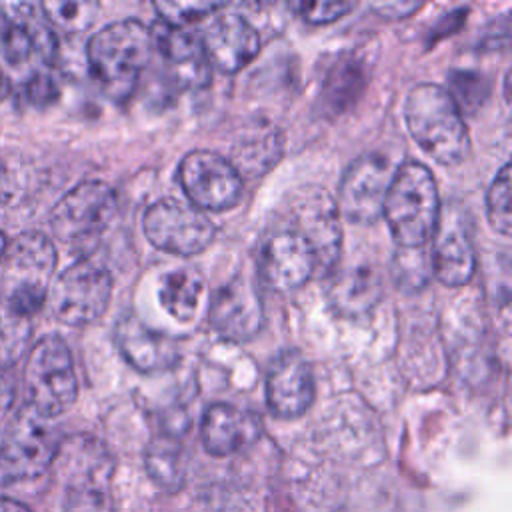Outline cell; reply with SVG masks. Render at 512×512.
<instances>
[{"label": "cell", "instance_id": "cell-14", "mask_svg": "<svg viewBox=\"0 0 512 512\" xmlns=\"http://www.w3.org/2000/svg\"><path fill=\"white\" fill-rule=\"evenodd\" d=\"M390 160L382 154H364L346 170L338 188V212L356 224H372L382 216V204L392 180Z\"/></svg>", "mask_w": 512, "mask_h": 512}, {"label": "cell", "instance_id": "cell-30", "mask_svg": "<svg viewBox=\"0 0 512 512\" xmlns=\"http://www.w3.org/2000/svg\"><path fill=\"white\" fill-rule=\"evenodd\" d=\"M488 220L492 228L504 236L510 234V162H506L490 184L488 196Z\"/></svg>", "mask_w": 512, "mask_h": 512}, {"label": "cell", "instance_id": "cell-7", "mask_svg": "<svg viewBox=\"0 0 512 512\" xmlns=\"http://www.w3.org/2000/svg\"><path fill=\"white\" fill-rule=\"evenodd\" d=\"M52 464L64 472L62 512H112V462L96 440L84 436L60 440Z\"/></svg>", "mask_w": 512, "mask_h": 512}, {"label": "cell", "instance_id": "cell-35", "mask_svg": "<svg viewBox=\"0 0 512 512\" xmlns=\"http://www.w3.org/2000/svg\"><path fill=\"white\" fill-rule=\"evenodd\" d=\"M422 4L418 2H382V4H372V8L386 18H406L412 12L420 10Z\"/></svg>", "mask_w": 512, "mask_h": 512}, {"label": "cell", "instance_id": "cell-39", "mask_svg": "<svg viewBox=\"0 0 512 512\" xmlns=\"http://www.w3.org/2000/svg\"><path fill=\"white\" fill-rule=\"evenodd\" d=\"M0 28H2V22H0Z\"/></svg>", "mask_w": 512, "mask_h": 512}, {"label": "cell", "instance_id": "cell-25", "mask_svg": "<svg viewBox=\"0 0 512 512\" xmlns=\"http://www.w3.org/2000/svg\"><path fill=\"white\" fill-rule=\"evenodd\" d=\"M144 468L156 486L178 490L186 476V452L174 436H156L144 452Z\"/></svg>", "mask_w": 512, "mask_h": 512}, {"label": "cell", "instance_id": "cell-29", "mask_svg": "<svg viewBox=\"0 0 512 512\" xmlns=\"http://www.w3.org/2000/svg\"><path fill=\"white\" fill-rule=\"evenodd\" d=\"M40 10L48 24H52L64 32H82L94 22L98 4L50 0V2H42Z\"/></svg>", "mask_w": 512, "mask_h": 512}, {"label": "cell", "instance_id": "cell-38", "mask_svg": "<svg viewBox=\"0 0 512 512\" xmlns=\"http://www.w3.org/2000/svg\"><path fill=\"white\" fill-rule=\"evenodd\" d=\"M6 246H8V240H6V236L0 232V260H2V256H4Z\"/></svg>", "mask_w": 512, "mask_h": 512}, {"label": "cell", "instance_id": "cell-26", "mask_svg": "<svg viewBox=\"0 0 512 512\" xmlns=\"http://www.w3.org/2000/svg\"><path fill=\"white\" fill-rule=\"evenodd\" d=\"M364 84H366V74L358 60L354 58L338 60L326 76V84H324L326 106L336 114L348 110L356 102V98L362 94Z\"/></svg>", "mask_w": 512, "mask_h": 512}, {"label": "cell", "instance_id": "cell-32", "mask_svg": "<svg viewBox=\"0 0 512 512\" xmlns=\"http://www.w3.org/2000/svg\"><path fill=\"white\" fill-rule=\"evenodd\" d=\"M450 86L452 90H448V94L452 96V100L456 102V106L474 110L482 104L484 96H486V88H484V78L480 74L474 72H454L450 76Z\"/></svg>", "mask_w": 512, "mask_h": 512}, {"label": "cell", "instance_id": "cell-13", "mask_svg": "<svg viewBox=\"0 0 512 512\" xmlns=\"http://www.w3.org/2000/svg\"><path fill=\"white\" fill-rule=\"evenodd\" d=\"M288 216L292 222L288 230L300 234L310 244L318 270H330L336 264L342 246L336 200L324 188L308 186L290 198Z\"/></svg>", "mask_w": 512, "mask_h": 512}, {"label": "cell", "instance_id": "cell-8", "mask_svg": "<svg viewBox=\"0 0 512 512\" xmlns=\"http://www.w3.org/2000/svg\"><path fill=\"white\" fill-rule=\"evenodd\" d=\"M0 54L20 82L28 76L50 70L56 56V36L38 4L4 2L0 4Z\"/></svg>", "mask_w": 512, "mask_h": 512}, {"label": "cell", "instance_id": "cell-22", "mask_svg": "<svg viewBox=\"0 0 512 512\" xmlns=\"http://www.w3.org/2000/svg\"><path fill=\"white\" fill-rule=\"evenodd\" d=\"M258 434V418L236 406L216 402L204 412L200 436L206 452L212 456H232L254 444Z\"/></svg>", "mask_w": 512, "mask_h": 512}, {"label": "cell", "instance_id": "cell-36", "mask_svg": "<svg viewBox=\"0 0 512 512\" xmlns=\"http://www.w3.org/2000/svg\"><path fill=\"white\" fill-rule=\"evenodd\" d=\"M12 402V390H10V382L4 378V374L0 372V416H4L10 408Z\"/></svg>", "mask_w": 512, "mask_h": 512}, {"label": "cell", "instance_id": "cell-24", "mask_svg": "<svg viewBox=\"0 0 512 512\" xmlns=\"http://www.w3.org/2000/svg\"><path fill=\"white\" fill-rule=\"evenodd\" d=\"M204 294V280L194 268H176L168 272L158 288L162 308L180 322H190L200 306Z\"/></svg>", "mask_w": 512, "mask_h": 512}, {"label": "cell", "instance_id": "cell-10", "mask_svg": "<svg viewBox=\"0 0 512 512\" xmlns=\"http://www.w3.org/2000/svg\"><path fill=\"white\" fill-rule=\"evenodd\" d=\"M110 296V272L92 260H78L50 284L46 300L62 324L86 326L106 312Z\"/></svg>", "mask_w": 512, "mask_h": 512}, {"label": "cell", "instance_id": "cell-31", "mask_svg": "<svg viewBox=\"0 0 512 512\" xmlns=\"http://www.w3.org/2000/svg\"><path fill=\"white\" fill-rule=\"evenodd\" d=\"M154 8L158 10L162 22L184 28L186 24L202 20L212 12L224 8V4L220 2H156Z\"/></svg>", "mask_w": 512, "mask_h": 512}, {"label": "cell", "instance_id": "cell-34", "mask_svg": "<svg viewBox=\"0 0 512 512\" xmlns=\"http://www.w3.org/2000/svg\"><path fill=\"white\" fill-rule=\"evenodd\" d=\"M354 8L352 2H302L298 4V12L310 24H328L342 18L346 12Z\"/></svg>", "mask_w": 512, "mask_h": 512}, {"label": "cell", "instance_id": "cell-4", "mask_svg": "<svg viewBox=\"0 0 512 512\" xmlns=\"http://www.w3.org/2000/svg\"><path fill=\"white\" fill-rule=\"evenodd\" d=\"M2 272L4 304L22 318H32L46 302L56 270V248L42 232H22L8 242Z\"/></svg>", "mask_w": 512, "mask_h": 512}, {"label": "cell", "instance_id": "cell-19", "mask_svg": "<svg viewBox=\"0 0 512 512\" xmlns=\"http://www.w3.org/2000/svg\"><path fill=\"white\" fill-rule=\"evenodd\" d=\"M208 64L224 74L244 68L260 50L256 28L238 14L214 16L200 36Z\"/></svg>", "mask_w": 512, "mask_h": 512}, {"label": "cell", "instance_id": "cell-17", "mask_svg": "<svg viewBox=\"0 0 512 512\" xmlns=\"http://www.w3.org/2000/svg\"><path fill=\"white\" fill-rule=\"evenodd\" d=\"M316 386L310 362L298 350H282L266 374V402L278 418H298L314 402Z\"/></svg>", "mask_w": 512, "mask_h": 512}, {"label": "cell", "instance_id": "cell-28", "mask_svg": "<svg viewBox=\"0 0 512 512\" xmlns=\"http://www.w3.org/2000/svg\"><path fill=\"white\" fill-rule=\"evenodd\" d=\"M32 326L28 318L14 314L0 298V370L14 364L24 352Z\"/></svg>", "mask_w": 512, "mask_h": 512}, {"label": "cell", "instance_id": "cell-33", "mask_svg": "<svg viewBox=\"0 0 512 512\" xmlns=\"http://www.w3.org/2000/svg\"><path fill=\"white\" fill-rule=\"evenodd\" d=\"M20 92L26 102L34 106H46L58 98V82L50 70H42L22 80Z\"/></svg>", "mask_w": 512, "mask_h": 512}, {"label": "cell", "instance_id": "cell-27", "mask_svg": "<svg viewBox=\"0 0 512 512\" xmlns=\"http://www.w3.org/2000/svg\"><path fill=\"white\" fill-rule=\"evenodd\" d=\"M432 274L430 254L424 246L416 248H402L394 254L392 260V276L394 282L404 290H420L426 286Z\"/></svg>", "mask_w": 512, "mask_h": 512}, {"label": "cell", "instance_id": "cell-2", "mask_svg": "<svg viewBox=\"0 0 512 512\" xmlns=\"http://www.w3.org/2000/svg\"><path fill=\"white\" fill-rule=\"evenodd\" d=\"M406 126L416 144L440 164H460L470 152V136L460 108L446 88L424 82L410 90Z\"/></svg>", "mask_w": 512, "mask_h": 512}, {"label": "cell", "instance_id": "cell-5", "mask_svg": "<svg viewBox=\"0 0 512 512\" xmlns=\"http://www.w3.org/2000/svg\"><path fill=\"white\" fill-rule=\"evenodd\" d=\"M24 406L52 420L66 412L78 396V380L68 344L56 336L40 338L28 352L24 374Z\"/></svg>", "mask_w": 512, "mask_h": 512}, {"label": "cell", "instance_id": "cell-3", "mask_svg": "<svg viewBox=\"0 0 512 512\" xmlns=\"http://www.w3.org/2000/svg\"><path fill=\"white\" fill-rule=\"evenodd\" d=\"M382 214L402 248L426 246L440 220V196L432 172L416 160L400 164L386 190Z\"/></svg>", "mask_w": 512, "mask_h": 512}, {"label": "cell", "instance_id": "cell-21", "mask_svg": "<svg viewBox=\"0 0 512 512\" xmlns=\"http://www.w3.org/2000/svg\"><path fill=\"white\" fill-rule=\"evenodd\" d=\"M432 274L444 286H464L476 272V250L468 228L454 218L440 216L432 234Z\"/></svg>", "mask_w": 512, "mask_h": 512}, {"label": "cell", "instance_id": "cell-37", "mask_svg": "<svg viewBox=\"0 0 512 512\" xmlns=\"http://www.w3.org/2000/svg\"><path fill=\"white\" fill-rule=\"evenodd\" d=\"M0 512H30V508L14 498L0 496Z\"/></svg>", "mask_w": 512, "mask_h": 512}, {"label": "cell", "instance_id": "cell-20", "mask_svg": "<svg viewBox=\"0 0 512 512\" xmlns=\"http://www.w3.org/2000/svg\"><path fill=\"white\" fill-rule=\"evenodd\" d=\"M114 342L124 360L138 372H164L178 364L176 340L144 324L134 314L122 316L114 328Z\"/></svg>", "mask_w": 512, "mask_h": 512}, {"label": "cell", "instance_id": "cell-6", "mask_svg": "<svg viewBox=\"0 0 512 512\" xmlns=\"http://www.w3.org/2000/svg\"><path fill=\"white\" fill-rule=\"evenodd\" d=\"M58 446L60 438L52 422L28 406L0 416V486L46 472Z\"/></svg>", "mask_w": 512, "mask_h": 512}, {"label": "cell", "instance_id": "cell-9", "mask_svg": "<svg viewBox=\"0 0 512 512\" xmlns=\"http://www.w3.org/2000/svg\"><path fill=\"white\" fill-rule=\"evenodd\" d=\"M116 194L100 180H84L68 190L50 212L54 236L76 248L90 250L116 216Z\"/></svg>", "mask_w": 512, "mask_h": 512}, {"label": "cell", "instance_id": "cell-15", "mask_svg": "<svg viewBox=\"0 0 512 512\" xmlns=\"http://www.w3.org/2000/svg\"><path fill=\"white\" fill-rule=\"evenodd\" d=\"M212 328L230 342L254 338L264 322V308L256 286L246 276H234L212 296L208 308Z\"/></svg>", "mask_w": 512, "mask_h": 512}, {"label": "cell", "instance_id": "cell-16", "mask_svg": "<svg viewBox=\"0 0 512 512\" xmlns=\"http://www.w3.org/2000/svg\"><path fill=\"white\" fill-rule=\"evenodd\" d=\"M318 270L310 244L292 230H280L264 240L258 252V272L276 292L304 286Z\"/></svg>", "mask_w": 512, "mask_h": 512}, {"label": "cell", "instance_id": "cell-23", "mask_svg": "<svg viewBox=\"0 0 512 512\" xmlns=\"http://www.w3.org/2000/svg\"><path fill=\"white\" fill-rule=\"evenodd\" d=\"M382 298L380 276L370 266H354L340 272L328 290L330 306L346 318L370 314Z\"/></svg>", "mask_w": 512, "mask_h": 512}, {"label": "cell", "instance_id": "cell-12", "mask_svg": "<svg viewBox=\"0 0 512 512\" xmlns=\"http://www.w3.org/2000/svg\"><path fill=\"white\" fill-rule=\"evenodd\" d=\"M178 182L198 210H228L242 196V176L218 152L194 150L178 166Z\"/></svg>", "mask_w": 512, "mask_h": 512}, {"label": "cell", "instance_id": "cell-1", "mask_svg": "<svg viewBox=\"0 0 512 512\" xmlns=\"http://www.w3.org/2000/svg\"><path fill=\"white\" fill-rule=\"evenodd\" d=\"M152 50V34L142 22L118 20L90 38L88 68L110 100L124 102L136 90Z\"/></svg>", "mask_w": 512, "mask_h": 512}, {"label": "cell", "instance_id": "cell-11", "mask_svg": "<svg viewBox=\"0 0 512 512\" xmlns=\"http://www.w3.org/2000/svg\"><path fill=\"white\" fill-rule=\"evenodd\" d=\"M142 230L152 246L176 256L200 254L216 234L212 220L202 210L176 198H162L148 206Z\"/></svg>", "mask_w": 512, "mask_h": 512}, {"label": "cell", "instance_id": "cell-18", "mask_svg": "<svg viewBox=\"0 0 512 512\" xmlns=\"http://www.w3.org/2000/svg\"><path fill=\"white\" fill-rule=\"evenodd\" d=\"M150 34L152 48L160 54L162 64L176 86L196 90L210 82V64L200 36L162 20L152 26Z\"/></svg>", "mask_w": 512, "mask_h": 512}]
</instances>
